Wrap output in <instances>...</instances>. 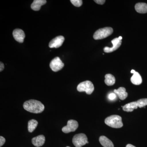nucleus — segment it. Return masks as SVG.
Here are the masks:
<instances>
[{
  "label": "nucleus",
  "instance_id": "nucleus-1",
  "mask_svg": "<svg viewBox=\"0 0 147 147\" xmlns=\"http://www.w3.org/2000/svg\"><path fill=\"white\" fill-rule=\"evenodd\" d=\"M23 107L25 110L33 113H40L44 111L45 106L43 104L36 100H30L24 102Z\"/></svg>",
  "mask_w": 147,
  "mask_h": 147
},
{
  "label": "nucleus",
  "instance_id": "nucleus-2",
  "mask_svg": "<svg viewBox=\"0 0 147 147\" xmlns=\"http://www.w3.org/2000/svg\"><path fill=\"white\" fill-rule=\"evenodd\" d=\"M105 123L108 126L113 128H119L123 126L122 118L117 115H113L106 118Z\"/></svg>",
  "mask_w": 147,
  "mask_h": 147
},
{
  "label": "nucleus",
  "instance_id": "nucleus-3",
  "mask_svg": "<svg viewBox=\"0 0 147 147\" xmlns=\"http://www.w3.org/2000/svg\"><path fill=\"white\" fill-rule=\"evenodd\" d=\"M113 32V30L111 27H105L98 29L93 35L95 40L103 39L110 36Z\"/></svg>",
  "mask_w": 147,
  "mask_h": 147
},
{
  "label": "nucleus",
  "instance_id": "nucleus-4",
  "mask_svg": "<svg viewBox=\"0 0 147 147\" xmlns=\"http://www.w3.org/2000/svg\"><path fill=\"white\" fill-rule=\"evenodd\" d=\"M93 84L90 81H86L80 83L77 86V90L79 92H85L88 94H91L94 90Z\"/></svg>",
  "mask_w": 147,
  "mask_h": 147
},
{
  "label": "nucleus",
  "instance_id": "nucleus-5",
  "mask_svg": "<svg viewBox=\"0 0 147 147\" xmlns=\"http://www.w3.org/2000/svg\"><path fill=\"white\" fill-rule=\"evenodd\" d=\"M72 143L76 147H82L87 144H88V138L86 134L81 133L76 134L73 137Z\"/></svg>",
  "mask_w": 147,
  "mask_h": 147
},
{
  "label": "nucleus",
  "instance_id": "nucleus-6",
  "mask_svg": "<svg viewBox=\"0 0 147 147\" xmlns=\"http://www.w3.org/2000/svg\"><path fill=\"white\" fill-rule=\"evenodd\" d=\"M79 126V124L77 121L74 120H69L67 123V125L63 127L62 130L65 133H69L74 131Z\"/></svg>",
  "mask_w": 147,
  "mask_h": 147
},
{
  "label": "nucleus",
  "instance_id": "nucleus-7",
  "mask_svg": "<svg viewBox=\"0 0 147 147\" xmlns=\"http://www.w3.org/2000/svg\"><path fill=\"white\" fill-rule=\"evenodd\" d=\"M50 67L53 71L57 72L63 68L64 64L59 57H56L51 61Z\"/></svg>",
  "mask_w": 147,
  "mask_h": 147
},
{
  "label": "nucleus",
  "instance_id": "nucleus-8",
  "mask_svg": "<svg viewBox=\"0 0 147 147\" xmlns=\"http://www.w3.org/2000/svg\"><path fill=\"white\" fill-rule=\"evenodd\" d=\"M111 42L113 43V47H104L103 50H104L105 53H111L115 51L117 49H118L120 46H121L122 41L121 40H119L118 38H116L113 39L111 41Z\"/></svg>",
  "mask_w": 147,
  "mask_h": 147
},
{
  "label": "nucleus",
  "instance_id": "nucleus-9",
  "mask_svg": "<svg viewBox=\"0 0 147 147\" xmlns=\"http://www.w3.org/2000/svg\"><path fill=\"white\" fill-rule=\"evenodd\" d=\"M64 40V37L62 36L56 37L50 41L49 44V47L50 48H59L62 45Z\"/></svg>",
  "mask_w": 147,
  "mask_h": 147
},
{
  "label": "nucleus",
  "instance_id": "nucleus-10",
  "mask_svg": "<svg viewBox=\"0 0 147 147\" xmlns=\"http://www.w3.org/2000/svg\"><path fill=\"white\" fill-rule=\"evenodd\" d=\"M13 36L14 39L17 42L20 43L24 42L25 34L23 30L20 29H15L13 32Z\"/></svg>",
  "mask_w": 147,
  "mask_h": 147
},
{
  "label": "nucleus",
  "instance_id": "nucleus-11",
  "mask_svg": "<svg viewBox=\"0 0 147 147\" xmlns=\"http://www.w3.org/2000/svg\"><path fill=\"white\" fill-rule=\"evenodd\" d=\"M32 143L35 146L39 147L42 146L45 142V137L44 135H40L33 138L32 140Z\"/></svg>",
  "mask_w": 147,
  "mask_h": 147
},
{
  "label": "nucleus",
  "instance_id": "nucleus-12",
  "mask_svg": "<svg viewBox=\"0 0 147 147\" xmlns=\"http://www.w3.org/2000/svg\"><path fill=\"white\" fill-rule=\"evenodd\" d=\"M114 92L117 95L119 98L121 100H125L128 96L125 88L123 87H120L117 90H114Z\"/></svg>",
  "mask_w": 147,
  "mask_h": 147
},
{
  "label": "nucleus",
  "instance_id": "nucleus-13",
  "mask_svg": "<svg viewBox=\"0 0 147 147\" xmlns=\"http://www.w3.org/2000/svg\"><path fill=\"white\" fill-rule=\"evenodd\" d=\"M47 2L45 0H34L31 5L33 10L37 11H39L42 6L44 5Z\"/></svg>",
  "mask_w": 147,
  "mask_h": 147
},
{
  "label": "nucleus",
  "instance_id": "nucleus-14",
  "mask_svg": "<svg viewBox=\"0 0 147 147\" xmlns=\"http://www.w3.org/2000/svg\"><path fill=\"white\" fill-rule=\"evenodd\" d=\"M99 141L103 147H114V144L112 141L105 136H100L99 137Z\"/></svg>",
  "mask_w": 147,
  "mask_h": 147
},
{
  "label": "nucleus",
  "instance_id": "nucleus-15",
  "mask_svg": "<svg viewBox=\"0 0 147 147\" xmlns=\"http://www.w3.org/2000/svg\"><path fill=\"white\" fill-rule=\"evenodd\" d=\"M135 9L137 12L141 13H147V4L144 3H139L136 4Z\"/></svg>",
  "mask_w": 147,
  "mask_h": 147
},
{
  "label": "nucleus",
  "instance_id": "nucleus-16",
  "mask_svg": "<svg viewBox=\"0 0 147 147\" xmlns=\"http://www.w3.org/2000/svg\"><path fill=\"white\" fill-rule=\"evenodd\" d=\"M130 80L132 84L135 85H140L142 82V76L137 71L133 74Z\"/></svg>",
  "mask_w": 147,
  "mask_h": 147
},
{
  "label": "nucleus",
  "instance_id": "nucleus-17",
  "mask_svg": "<svg viewBox=\"0 0 147 147\" xmlns=\"http://www.w3.org/2000/svg\"><path fill=\"white\" fill-rule=\"evenodd\" d=\"M137 102H132L127 103L123 106V109L124 111L127 112H131L134 110V109H137L138 108Z\"/></svg>",
  "mask_w": 147,
  "mask_h": 147
},
{
  "label": "nucleus",
  "instance_id": "nucleus-18",
  "mask_svg": "<svg viewBox=\"0 0 147 147\" xmlns=\"http://www.w3.org/2000/svg\"><path fill=\"white\" fill-rule=\"evenodd\" d=\"M105 83L108 86H112L115 83V78L112 74H108L105 75Z\"/></svg>",
  "mask_w": 147,
  "mask_h": 147
},
{
  "label": "nucleus",
  "instance_id": "nucleus-19",
  "mask_svg": "<svg viewBox=\"0 0 147 147\" xmlns=\"http://www.w3.org/2000/svg\"><path fill=\"white\" fill-rule=\"evenodd\" d=\"M38 124L37 121L34 119L30 120L28 123V130L30 132H32L36 128Z\"/></svg>",
  "mask_w": 147,
  "mask_h": 147
},
{
  "label": "nucleus",
  "instance_id": "nucleus-20",
  "mask_svg": "<svg viewBox=\"0 0 147 147\" xmlns=\"http://www.w3.org/2000/svg\"><path fill=\"white\" fill-rule=\"evenodd\" d=\"M136 102L138 107L143 108L147 105V98H142L138 100Z\"/></svg>",
  "mask_w": 147,
  "mask_h": 147
},
{
  "label": "nucleus",
  "instance_id": "nucleus-21",
  "mask_svg": "<svg viewBox=\"0 0 147 147\" xmlns=\"http://www.w3.org/2000/svg\"><path fill=\"white\" fill-rule=\"evenodd\" d=\"M70 2L74 5L76 7H80L83 4V1L82 0H71Z\"/></svg>",
  "mask_w": 147,
  "mask_h": 147
},
{
  "label": "nucleus",
  "instance_id": "nucleus-22",
  "mask_svg": "<svg viewBox=\"0 0 147 147\" xmlns=\"http://www.w3.org/2000/svg\"><path fill=\"white\" fill-rule=\"evenodd\" d=\"M108 98L110 100H114L116 98V95L115 94L111 93L108 95Z\"/></svg>",
  "mask_w": 147,
  "mask_h": 147
},
{
  "label": "nucleus",
  "instance_id": "nucleus-23",
  "mask_svg": "<svg viewBox=\"0 0 147 147\" xmlns=\"http://www.w3.org/2000/svg\"><path fill=\"white\" fill-rule=\"evenodd\" d=\"M5 142V139L2 136L0 137V147H2Z\"/></svg>",
  "mask_w": 147,
  "mask_h": 147
},
{
  "label": "nucleus",
  "instance_id": "nucleus-24",
  "mask_svg": "<svg viewBox=\"0 0 147 147\" xmlns=\"http://www.w3.org/2000/svg\"><path fill=\"white\" fill-rule=\"evenodd\" d=\"M95 3L99 5H103L105 3V0H95L94 1Z\"/></svg>",
  "mask_w": 147,
  "mask_h": 147
},
{
  "label": "nucleus",
  "instance_id": "nucleus-25",
  "mask_svg": "<svg viewBox=\"0 0 147 147\" xmlns=\"http://www.w3.org/2000/svg\"><path fill=\"white\" fill-rule=\"evenodd\" d=\"M0 63V71H2L4 69V65L2 62H1Z\"/></svg>",
  "mask_w": 147,
  "mask_h": 147
},
{
  "label": "nucleus",
  "instance_id": "nucleus-26",
  "mask_svg": "<svg viewBox=\"0 0 147 147\" xmlns=\"http://www.w3.org/2000/svg\"><path fill=\"white\" fill-rule=\"evenodd\" d=\"M126 147H136L134 146L133 145L130 144H128L126 146Z\"/></svg>",
  "mask_w": 147,
  "mask_h": 147
},
{
  "label": "nucleus",
  "instance_id": "nucleus-27",
  "mask_svg": "<svg viewBox=\"0 0 147 147\" xmlns=\"http://www.w3.org/2000/svg\"><path fill=\"white\" fill-rule=\"evenodd\" d=\"M135 71H136L134 70V69H132V70H131V73L132 74H134L135 73Z\"/></svg>",
  "mask_w": 147,
  "mask_h": 147
},
{
  "label": "nucleus",
  "instance_id": "nucleus-28",
  "mask_svg": "<svg viewBox=\"0 0 147 147\" xmlns=\"http://www.w3.org/2000/svg\"><path fill=\"white\" fill-rule=\"evenodd\" d=\"M120 40H121L122 39V36H119L118 38Z\"/></svg>",
  "mask_w": 147,
  "mask_h": 147
},
{
  "label": "nucleus",
  "instance_id": "nucleus-29",
  "mask_svg": "<svg viewBox=\"0 0 147 147\" xmlns=\"http://www.w3.org/2000/svg\"><path fill=\"white\" fill-rule=\"evenodd\" d=\"M70 147L67 146V147Z\"/></svg>",
  "mask_w": 147,
  "mask_h": 147
}]
</instances>
